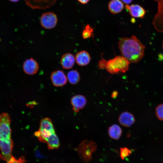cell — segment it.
I'll use <instances>...</instances> for the list:
<instances>
[{"label":"cell","instance_id":"6da1fadb","mask_svg":"<svg viewBox=\"0 0 163 163\" xmlns=\"http://www.w3.org/2000/svg\"><path fill=\"white\" fill-rule=\"evenodd\" d=\"M118 43L122 56L130 63H137L144 56L145 46L135 36L121 37Z\"/></svg>","mask_w":163,"mask_h":163},{"label":"cell","instance_id":"7a4b0ae2","mask_svg":"<svg viewBox=\"0 0 163 163\" xmlns=\"http://www.w3.org/2000/svg\"><path fill=\"white\" fill-rule=\"evenodd\" d=\"M96 143L91 140H83L78 146L74 149L82 160L85 163L90 162L92 159V155L97 150Z\"/></svg>","mask_w":163,"mask_h":163},{"label":"cell","instance_id":"3957f363","mask_svg":"<svg viewBox=\"0 0 163 163\" xmlns=\"http://www.w3.org/2000/svg\"><path fill=\"white\" fill-rule=\"evenodd\" d=\"M129 63L124 57L118 56L107 61L105 68L112 74L125 73L128 70Z\"/></svg>","mask_w":163,"mask_h":163},{"label":"cell","instance_id":"277c9868","mask_svg":"<svg viewBox=\"0 0 163 163\" xmlns=\"http://www.w3.org/2000/svg\"><path fill=\"white\" fill-rule=\"evenodd\" d=\"M11 120L8 114L3 113L0 114V137L11 139Z\"/></svg>","mask_w":163,"mask_h":163},{"label":"cell","instance_id":"5b68a950","mask_svg":"<svg viewBox=\"0 0 163 163\" xmlns=\"http://www.w3.org/2000/svg\"><path fill=\"white\" fill-rule=\"evenodd\" d=\"M13 143L11 139H5L0 137V159L6 162L13 156L12 152Z\"/></svg>","mask_w":163,"mask_h":163},{"label":"cell","instance_id":"8992f818","mask_svg":"<svg viewBox=\"0 0 163 163\" xmlns=\"http://www.w3.org/2000/svg\"><path fill=\"white\" fill-rule=\"evenodd\" d=\"M157 4V11L154 16L152 24L158 32L163 33V0H153Z\"/></svg>","mask_w":163,"mask_h":163},{"label":"cell","instance_id":"52a82bcc","mask_svg":"<svg viewBox=\"0 0 163 163\" xmlns=\"http://www.w3.org/2000/svg\"><path fill=\"white\" fill-rule=\"evenodd\" d=\"M58 22L56 15L52 12H47L43 13L40 19L41 26L46 29H51L56 26Z\"/></svg>","mask_w":163,"mask_h":163},{"label":"cell","instance_id":"ba28073f","mask_svg":"<svg viewBox=\"0 0 163 163\" xmlns=\"http://www.w3.org/2000/svg\"><path fill=\"white\" fill-rule=\"evenodd\" d=\"M50 78L53 85L55 86L62 87L66 84L67 81V76L61 70H57L52 72Z\"/></svg>","mask_w":163,"mask_h":163},{"label":"cell","instance_id":"9c48e42d","mask_svg":"<svg viewBox=\"0 0 163 163\" xmlns=\"http://www.w3.org/2000/svg\"><path fill=\"white\" fill-rule=\"evenodd\" d=\"M27 5L33 9H44L53 5L57 0H24Z\"/></svg>","mask_w":163,"mask_h":163},{"label":"cell","instance_id":"30bf717a","mask_svg":"<svg viewBox=\"0 0 163 163\" xmlns=\"http://www.w3.org/2000/svg\"><path fill=\"white\" fill-rule=\"evenodd\" d=\"M39 68V65L37 61L32 58L26 60L23 65L24 72L29 75L36 74L38 72Z\"/></svg>","mask_w":163,"mask_h":163},{"label":"cell","instance_id":"8fae6325","mask_svg":"<svg viewBox=\"0 0 163 163\" xmlns=\"http://www.w3.org/2000/svg\"><path fill=\"white\" fill-rule=\"evenodd\" d=\"M125 7L132 17L143 18L146 13V11L144 8L138 4H132L130 5H127Z\"/></svg>","mask_w":163,"mask_h":163},{"label":"cell","instance_id":"7c38bea8","mask_svg":"<svg viewBox=\"0 0 163 163\" xmlns=\"http://www.w3.org/2000/svg\"><path fill=\"white\" fill-rule=\"evenodd\" d=\"M87 102L86 98L82 95L77 94L73 96L71 99V104L73 111L75 112H78L85 107Z\"/></svg>","mask_w":163,"mask_h":163},{"label":"cell","instance_id":"4fadbf2b","mask_svg":"<svg viewBox=\"0 0 163 163\" xmlns=\"http://www.w3.org/2000/svg\"><path fill=\"white\" fill-rule=\"evenodd\" d=\"M135 118L133 115L128 111H124L118 117V121L122 126L129 127L134 123Z\"/></svg>","mask_w":163,"mask_h":163},{"label":"cell","instance_id":"5bb4252c","mask_svg":"<svg viewBox=\"0 0 163 163\" xmlns=\"http://www.w3.org/2000/svg\"><path fill=\"white\" fill-rule=\"evenodd\" d=\"M75 61V57L73 54L67 53L62 56L60 59V63L63 69H70L73 67Z\"/></svg>","mask_w":163,"mask_h":163},{"label":"cell","instance_id":"9a60e30c","mask_svg":"<svg viewBox=\"0 0 163 163\" xmlns=\"http://www.w3.org/2000/svg\"><path fill=\"white\" fill-rule=\"evenodd\" d=\"M75 59L77 64L81 66L88 65L90 62L91 57L88 53L85 50H82L76 54Z\"/></svg>","mask_w":163,"mask_h":163},{"label":"cell","instance_id":"2e32d148","mask_svg":"<svg viewBox=\"0 0 163 163\" xmlns=\"http://www.w3.org/2000/svg\"><path fill=\"white\" fill-rule=\"evenodd\" d=\"M108 8L110 12L115 14L121 12L124 8V5L120 0H111L108 4Z\"/></svg>","mask_w":163,"mask_h":163},{"label":"cell","instance_id":"e0dca14e","mask_svg":"<svg viewBox=\"0 0 163 163\" xmlns=\"http://www.w3.org/2000/svg\"><path fill=\"white\" fill-rule=\"evenodd\" d=\"M108 132V135L111 138L117 140L121 136L122 130L120 126L117 124H115L109 127Z\"/></svg>","mask_w":163,"mask_h":163},{"label":"cell","instance_id":"ac0fdd59","mask_svg":"<svg viewBox=\"0 0 163 163\" xmlns=\"http://www.w3.org/2000/svg\"><path fill=\"white\" fill-rule=\"evenodd\" d=\"M45 142L47 144L49 150L58 149L60 146L59 139L55 133L52 134L45 140Z\"/></svg>","mask_w":163,"mask_h":163},{"label":"cell","instance_id":"d6986e66","mask_svg":"<svg viewBox=\"0 0 163 163\" xmlns=\"http://www.w3.org/2000/svg\"><path fill=\"white\" fill-rule=\"evenodd\" d=\"M67 80L72 85H75L79 81L80 79L79 73L76 70L69 71L67 75Z\"/></svg>","mask_w":163,"mask_h":163},{"label":"cell","instance_id":"ffe728a7","mask_svg":"<svg viewBox=\"0 0 163 163\" xmlns=\"http://www.w3.org/2000/svg\"><path fill=\"white\" fill-rule=\"evenodd\" d=\"M93 29L89 24L87 25L82 32V37L84 39H86L93 36Z\"/></svg>","mask_w":163,"mask_h":163},{"label":"cell","instance_id":"44dd1931","mask_svg":"<svg viewBox=\"0 0 163 163\" xmlns=\"http://www.w3.org/2000/svg\"><path fill=\"white\" fill-rule=\"evenodd\" d=\"M132 153V150L126 147L121 148L120 149V155L122 159H124L126 158L129 156Z\"/></svg>","mask_w":163,"mask_h":163},{"label":"cell","instance_id":"7402d4cb","mask_svg":"<svg viewBox=\"0 0 163 163\" xmlns=\"http://www.w3.org/2000/svg\"><path fill=\"white\" fill-rule=\"evenodd\" d=\"M155 114L159 120L163 121V103L159 104L156 107Z\"/></svg>","mask_w":163,"mask_h":163},{"label":"cell","instance_id":"603a6c76","mask_svg":"<svg viewBox=\"0 0 163 163\" xmlns=\"http://www.w3.org/2000/svg\"><path fill=\"white\" fill-rule=\"evenodd\" d=\"M26 160L24 156H22L17 159L12 156L7 163H26Z\"/></svg>","mask_w":163,"mask_h":163},{"label":"cell","instance_id":"cb8c5ba5","mask_svg":"<svg viewBox=\"0 0 163 163\" xmlns=\"http://www.w3.org/2000/svg\"><path fill=\"white\" fill-rule=\"evenodd\" d=\"M104 59L101 60L98 63L99 68L100 69H104L106 68L107 61Z\"/></svg>","mask_w":163,"mask_h":163},{"label":"cell","instance_id":"d4e9b609","mask_svg":"<svg viewBox=\"0 0 163 163\" xmlns=\"http://www.w3.org/2000/svg\"><path fill=\"white\" fill-rule=\"evenodd\" d=\"M35 155L36 157L39 158H45L46 156L44 155H42L40 152V151L37 149L36 150L35 152Z\"/></svg>","mask_w":163,"mask_h":163},{"label":"cell","instance_id":"484cf974","mask_svg":"<svg viewBox=\"0 0 163 163\" xmlns=\"http://www.w3.org/2000/svg\"><path fill=\"white\" fill-rule=\"evenodd\" d=\"M118 95V92L115 91H113L111 94V97L112 98H115Z\"/></svg>","mask_w":163,"mask_h":163},{"label":"cell","instance_id":"4316f807","mask_svg":"<svg viewBox=\"0 0 163 163\" xmlns=\"http://www.w3.org/2000/svg\"><path fill=\"white\" fill-rule=\"evenodd\" d=\"M79 2L81 3L85 4L87 3L89 0H77Z\"/></svg>","mask_w":163,"mask_h":163},{"label":"cell","instance_id":"83f0119b","mask_svg":"<svg viewBox=\"0 0 163 163\" xmlns=\"http://www.w3.org/2000/svg\"><path fill=\"white\" fill-rule=\"evenodd\" d=\"M123 2L126 4H129L133 0H121Z\"/></svg>","mask_w":163,"mask_h":163},{"label":"cell","instance_id":"f1b7e54d","mask_svg":"<svg viewBox=\"0 0 163 163\" xmlns=\"http://www.w3.org/2000/svg\"><path fill=\"white\" fill-rule=\"evenodd\" d=\"M11 2H16L18 1L19 0H9Z\"/></svg>","mask_w":163,"mask_h":163},{"label":"cell","instance_id":"f546056e","mask_svg":"<svg viewBox=\"0 0 163 163\" xmlns=\"http://www.w3.org/2000/svg\"><path fill=\"white\" fill-rule=\"evenodd\" d=\"M162 48H163V43H162Z\"/></svg>","mask_w":163,"mask_h":163}]
</instances>
